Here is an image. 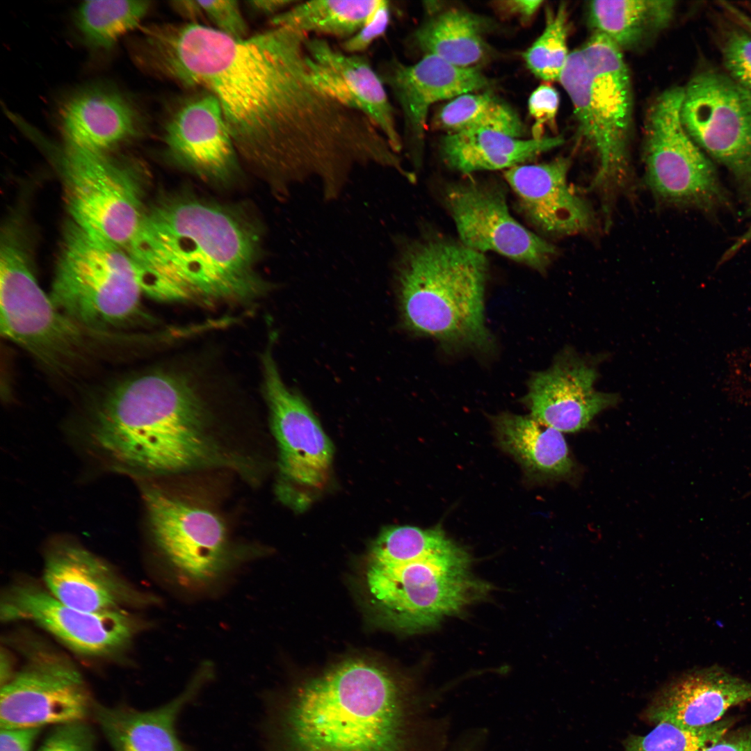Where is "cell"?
Returning a JSON list of instances; mask_svg holds the SVG:
<instances>
[{"label":"cell","mask_w":751,"mask_h":751,"mask_svg":"<svg viewBox=\"0 0 751 751\" xmlns=\"http://www.w3.org/2000/svg\"><path fill=\"white\" fill-rule=\"evenodd\" d=\"M307 35L273 26L239 39L202 24H152L140 29L129 52L145 72L212 95L238 153L284 188L329 178L365 128L362 114L314 82Z\"/></svg>","instance_id":"6da1fadb"},{"label":"cell","mask_w":751,"mask_h":751,"mask_svg":"<svg viewBox=\"0 0 751 751\" xmlns=\"http://www.w3.org/2000/svg\"><path fill=\"white\" fill-rule=\"evenodd\" d=\"M256 227L240 213L188 195L145 211L127 246L143 293L162 301L248 300L266 284L256 270Z\"/></svg>","instance_id":"7a4b0ae2"},{"label":"cell","mask_w":751,"mask_h":751,"mask_svg":"<svg viewBox=\"0 0 751 751\" xmlns=\"http://www.w3.org/2000/svg\"><path fill=\"white\" fill-rule=\"evenodd\" d=\"M208 423L203 402L188 380L154 372L112 391L96 411L89 435L115 468L171 474L225 462Z\"/></svg>","instance_id":"3957f363"},{"label":"cell","mask_w":751,"mask_h":751,"mask_svg":"<svg viewBox=\"0 0 751 751\" xmlns=\"http://www.w3.org/2000/svg\"><path fill=\"white\" fill-rule=\"evenodd\" d=\"M409 706L394 678L360 659L300 686L280 722L284 751H407Z\"/></svg>","instance_id":"277c9868"},{"label":"cell","mask_w":751,"mask_h":751,"mask_svg":"<svg viewBox=\"0 0 751 751\" xmlns=\"http://www.w3.org/2000/svg\"><path fill=\"white\" fill-rule=\"evenodd\" d=\"M396 245L393 273L405 327L445 348L489 350L485 255L430 231L400 237Z\"/></svg>","instance_id":"5b68a950"},{"label":"cell","mask_w":751,"mask_h":751,"mask_svg":"<svg viewBox=\"0 0 751 751\" xmlns=\"http://www.w3.org/2000/svg\"><path fill=\"white\" fill-rule=\"evenodd\" d=\"M559 81L573 106L577 134L596 156L592 183L605 214L631 180L632 88L622 51L595 32L570 52Z\"/></svg>","instance_id":"8992f818"},{"label":"cell","mask_w":751,"mask_h":751,"mask_svg":"<svg viewBox=\"0 0 751 751\" xmlns=\"http://www.w3.org/2000/svg\"><path fill=\"white\" fill-rule=\"evenodd\" d=\"M467 553L451 540L412 556L369 557L366 580L371 599L391 625L417 631L483 597L489 590L469 572Z\"/></svg>","instance_id":"52a82bcc"},{"label":"cell","mask_w":751,"mask_h":751,"mask_svg":"<svg viewBox=\"0 0 751 751\" xmlns=\"http://www.w3.org/2000/svg\"><path fill=\"white\" fill-rule=\"evenodd\" d=\"M142 293L122 248L67 225L49 296L62 313L90 328L128 325L141 313Z\"/></svg>","instance_id":"ba28073f"},{"label":"cell","mask_w":751,"mask_h":751,"mask_svg":"<svg viewBox=\"0 0 751 751\" xmlns=\"http://www.w3.org/2000/svg\"><path fill=\"white\" fill-rule=\"evenodd\" d=\"M143 496L154 544L173 588L202 596L232 576L239 556L218 515L154 487H145Z\"/></svg>","instance_id":"9c48e42d"},{"label":"cell","mask_w":751,"mask_h":751,"mask_svg":"<svg viewBox=\"0 0 751 751\" xmlns=\"http://www.w3.org/2000/svg\"><path fill=\"white\" fill-rule=\"evenodd\" d=\"M684 88L659 95L647 111L643 159L645 183L661 202L711 211L728 199L716 169L684 129Z\"/></svg>","instance_id":"30bf717a"},{"label":"cell","mask_w":751,"mask_h":751,"mask_svg":"<svg viewBox=\"0 0 751 751\" xmlns=\"http://www.w3.org/2000/svg\"><path fill=\"white\" fill-rule=\"evenodd\" d=\"M57 157L72 222L94 236L127 247L145 212L133 172L104 152L67 143Z\"/></svg>","instance_id":"8fae6325"},{"label":"cell","mask_w":751,"mask_h":751,"mask_svg":"<svg viewBox=\"0 0 751 751\" xmlns=\"http://www.w3.org/2000/svg\"><path fill=\"white\" fill-rule=\"evenodd\" d=\"M681 120L702 150L732 174L751 211V90L710 66L684 88Z\"/></svg>","instance_id":"7c38bea8"},{"label":"cell","mask_w":751,"mask_h":751,"mask_svg":"<svg viewBox=\"0 0 751 751\" xmlns=\"http://www.w3.org/2000/svg\"><path fill=\"white\" fill-rule=\"evenodd\" d=\"M0 328L5 339L60 369L76 357L80 326L62 313L33 276L16 240L5 234L0 257Z\"/></svg>","instance_id":"4fadbf2b"},{"label":"cell","mask_w":751,"mask_h":751,"mask_svg":"<svg viewBox=\"0 0 751 751\" xmlns=\"http://www.w3.org/2000/svg\"><path fill=\"white\" fill-rule=\"evenodd\" d=\"M442 200L459 241L484 254L494 252L540 273L556 255L554 245L511 215L503 186L494 181L467 179L446 184Z\"/></svg>","instance_id":"5bb4252c"},{"label":"cell","mask_w":751,"mask_h":751,"mask_svg":"<svg viewBox=\"0 0 751 751\" xmlns=\"http://www.w3.org/2000/svg\"><path fill=\"white\" fill-rule=\"evenodd\" d=\"M1 728L83 721L95 704L82 676L60 656L38 652L2 685Z\"/></svg>","instance_id":"9a60e30c"},{"label":"cell","mask_w":751,"mask_h":751,"mask_svg":"<svg viewBox=\"0 0 751 751\" xmlns=\"http://www.w3.org/2000/svg\"><path fill=\"white\" fill-rule=\"evenodd\" d=\"M261 362L264 393L281 474L296 484L321 487L328 478L332 444L305 401L284 382L270 347Z\"/></svg>","instance_id":"2e32d148"},{"label":"cell","mask_w":751,"mask_h":751,"mask_svg":"<svg viewBox=\"0 0 751 751\" xmlns=\"http://www.w3.org/2000/svg\"><path fill=\"white\" fill-rule=\"evenodd\" d=\"M0 612L5 622H32L73 651L90 656H104L120 650L136 629L133 619L120 610L79 611L61 603L49 592L28 585L8 590L1 600Z\"/></svg>","instance_id":"e0dca14e"},{"label":"cell","mask_w":751,"mask_h":751,"mask_svg":"<svg viewBox=\"0 0 751 751\" xmlns=\"http://www.w3.org/2000/svg\"><path fill=\"white\" fill-rule=\"evenodd\" d=\"M393 93L403 118V147L414 165L421 161L430 108L445 99L487 87L486 77L476 67H462L434 55L406 65L395 58L386 61L378 73Z\"/></svg>","instance_id":"ac0fdd59"},{"label":"cell","mask_w":751,"mask_h":751,"mask_svg":"<svg viewBox=\"0 0 751 751\" xmlns=\"http://www.w3.org/2000/svg\"><path fill=\"white\" fill-rule=\"evenodd\" d=\"M305 46L315 84L341 105L368 118L400 154L403 144L394 109L385 85L369 60L337 49L322 38L307 35Z\"/></svg>","instance_id":"d6986e66"},{"label":"cell","mask_w":751,"mask_h":751,"mask_svg":"<svg viewBox=\"0 0 751 751\" xmlns=\"http://www.w3.org/2000/svg\"><path fill=\"white\" fill-rule=\"evenodd\" d=\"M163 140L170 157L201 178L223 184L238 172V152L218 102L208 92L172 113Z\"/></svg>","instance_id":"ffe728a7"},{"label":"cell","mask_w":751,"mask_h":751,"mask_svg":"<svg viewBox=\"0 0 751 751\" xmlns=\"http://www.w3.org/2000/svg\"><path fill=\"white\" fill-rule=\"evenodd\" d=\"M570 167L569 158L558 157L546 163L519 165L504 173L519 211L545 235H574L594 227L591 207L568 182Z\"/></svg>","instance_id":"44dd1931"},{"label":"cell","mask_w":751,"mask_h":751,"mask_svg":"<svg viewBox=\"0 0 751 751\" xmlns=\"http://www.w3.org/2000/svg\"><path fill=\"white\" fill-rule=\"evenodd\" d=\"M597 378L589 364L572 353L562 354L551 367L530 378L524 398L530 414L561 433L585 428L617 400V396L594 388Z\"/></svg>","instance_id":"7402d4cb"},{"label":"cell","mask_w":751,"mask_h":751,"mask_svg":"<svg viewBox=\"0 0 751 751\" xmlns=\"http://www.w3.org/2000/svg\"><path fill=\"white\" fill-rule=\"evenodd\" d=\"M57 120L65 143L104 153L138 138L145 127L136 104L105 84L86 86L68 95L58 107Z\"/></svg>","instance_id":"603a6c76"},{"label":"cell","mask_w":751,"mask_h":751,"mask_svg":"<svg viewBox=\"0 0 751 751\" xmlns=\"http://www.w3.org/2000/svg\"><path fill=\"white\" fill-rule=\"evenodd\" d=\"M751 702V682L718 665L696 669L666 686L647 710V718L698 729L716 723L731 707Z\"/></svg>","instance_id":"cb8c5ba5"},{"label":"cell","mask_w":751,"mask_h":751,"mask_svg":"<svg viewBox=\"0 0 751 751\" xmlns=\"http://www.w3.org/2000/svg\"><path fill=\"white\" fill-rule=\"evenodd\" d=\"M44 580L59 601L89 613L120 610L126 592L106 563L72 543L59 544L49 551Z\"/></svg>","instance_id":"d4e9b609"},{"label":"cell","mask_w":751,"mask_h":751,"mask_svg":"<svg viewBox=\"0 0 751 751\" xmlns=\"http://www.w3.org/2000/svg\"><path fill=\"white\" fill-rule=\"evenodd\" d=\"M212 669L207 662L201 665L184 691L153 710L95 704V718L113 751H186L176 734L175 720L182 708L211 678Z\"/></svg>","instance_id":"484cf974"},{"label":"cell","mask_w":751,"mask_h":751,"mask_svg":"<svg viewBox=\"0 0 751 751\" xmlns=\"http://www.w3.org/2000/svg\"><path fill=\"white\" fill-rule=\"evenodd\" d=\"M561 136L524 140L487 129L446 134L440 143V154L452 170L464 173L508 170L524 164L561 145Z\"/></svg>","instance_id":"4316f807"},{"label":"cell","mask_w":751,"mask_h":751,"mask_svg":"<svg viewBox=\"0 0 751 751\" xmlns=\"http://www.w3.org/2000/svg\"><path fill=\"white\" fill-rule=\"evenodd\" d=\"M493 422L501 446L528 473L559 477L572 471L573 462L561 432L531 414L503 412Z\"/></svg>","instance_id":"83f0119b"},{"label":"cell","mask_w":751,"mask_h":751,"mask_svg":"<svg viewBox=\"0 0 751 751\" xmlns=\"http://www.w3.org/2000/svg\"><path fill=\"white\" fill-rule=\"evenodd\" d=\"M672 0H598L588 6L596 33L622 51L636 48L667 28L676 10Z\"/></svg>","instance_id":"f1b7e54d"},{"label":"cell","mask_w":751,"mask_h":751,"mask_svg":"<svg viewBox=\"0 0 751 751\" xmlns=\"http://www.w3.org/2000/svg\"><path fill=\"white\" fill-rule=\"evenodd\" d=\"M485 20L470 12L450 8L429 15L414 32V45L430 54L462 67H474L487 52Z\"/></svg>","instance_id":"f546056e"},{"label":"cell","mask_w":751,"mask_h":751,"mask_svg":"<svg viewBox=\"0 0 751 751\" xmlns=\"http://www.w3.org/2000/svg\"><path fill=\"white\" fill-rule=\"evenodd\" d=\"M379 0L300 1L271 18L273 26L308 35L315 33L345 38L363 26Z\"/></svg>","instance_id":"4dcf8cb0"},{"label":"cell","mask_w":751,"mask_h":751,"mask_svg":"<svg viewBox=\"0 0 751 751\" xmlns=\"http://www.w3.org/2000/svg\"><path fill=\"white\" fill-rule=\"evenodd\" d=\"M433 123L447 134L487 129L520 138L524 133L517 113L488 92H469L451 99L437 112Z\"/></svg>","instance_id":"1f68e13d"},{"label":"cell","mask_w":751,"mask_h":751,"mask_svg":"<svg viewBox=\"0 0 751 751\" xmlns=\"http://www.w3.org/2000/svg\"><path fill=\"white\" fill-rule=\"evenodd\" d=\"M150 7L149 1H86L76 8L74 22L86 46L106 51L139 28Z\"/></svg>","instance_id":"d6a6232c"},{"label":"cell","mask_w":751,"mask_h":751,"mask_svg":"<svg viewBox=\"0 0 751 751\" xmlns=\"http://www.w3.org/2000/svg\"><path fill=\"white\" fill-rule=\"evenodd\" d=\"M544 31L524 53L529 70L544 81H559L567 63V10L561 3L547 16Z\"/></svg>","instance_id":"836d02e7"},{"label":"cell","mask_w":751,"mask_h":751,"mask_svg":"<svg viewBox=\"0 0 751 751\" xmlns=\"http://www.w3.org/2000/svg\"><path fill=\"white\" fill-rule=\"evenodd\" d=\"M729 720L698 729L686 728L661 722L645 736L632 735L626 740L625 751H701L728 732Z\"/></svg>","instance_id":"e575fe53"},{"label":"cell","mask_w":751,"mask_h":751,"mask_svg":"<svg viewBox=\"0 0 751 751\" xmlns=\"http://www.w3.org/2000/svg\"><path fill=\"white\" fill-rule=\"evenodd\" d=\"M720 51L727 74L751 90V33L734 22L721 32Z\"/></svg>","instance_id":"d590c367"},{"label":"cell","mask_w":751,"mask_h":751,"mask_svg":"<svg viewBox=\"0 0 751 751\" xmlns=\"http://www.w3.org/2000/svg\"><path fill=\"white\" fill-rule=\"evenodd\" d=\"M201 19L212 28L235 38H247L248 26L239 2L234 0L197 1Z\"/></svg>","instance_id":"8d00e7d4"},{"label":"cell","mask_w":751,"mask_h":751,"mask_svg":"<svg viewBox=\"0 0 751 751\" xmlns=\"http://www.w3.org/2000/svg\"><path fill=\"white\" fill-rule=\"evenodd\" d=\"M38 751H94V736L83 721L58 725Z\"/></svg>","instance_id":"74e56055"},{"label":"cell","mask_w":751,"mask_h":751,"mask_svg":"<svg viewBox=\"0 0 751 751\" xmlns=\"http://www.w3.org/2000/svg\"><path fill=\"white\" fill-rule=\"evenodd\" d=\"M391 19L388 1L379 0L363 26L341 43L342 50L348 54H360L386 32Z\"/></svg>","instance_id":"f35d334b"},{"label":"cell","mask_w":751,"mask_h":751,"mask_svg":"<svg viewBox=\"0 0 751 751\" xmlns=\"http://www.w3.org/2000/svg\"><path fill=\"white\" fill-rule=\"evenodd\" d=\"M528 106L529 114L533 120V138H542L544 137V128H552L555 125L559 106L558 92L551 85L542 84L530 95Z\"/></svg>","instance_id":"ab89813d"},{"label":"cell","mask_w":751,"mask_h":751,"mask_svg":"<svg viewBox=\"0 0 751 751\" xmlns=\"http://www.w3.org/2000/svg\"><path fill=\"white\" fill-rule=\"evenodd\" d=\"M40 727L1 728L0 751H30Z\"/></svg>","instance_id":"60d3db41"},{"label":"cell","mask_w":751,"mask_h":751,"mask_svg":"<svg viewBox=\"0 0 751 751\" xmlns=\"http://www.w3.org/2000/svg\"><path fill=\"white\" fill-rule=\"evenodd\" d=\"M701 751H751V725L729 734L727 732Z\"/></svg>","instance_id":"b9f144b4"},{"label":"cell","mask_w":751,"mask_h":751,"mask_svg":"<svg viewBox=\"0 0 751 751\" xmlns=\"http://www.w3.org/2000/svg\"><path fill=\"white\" fill-rule=\"evenodd\" d=\"M542 3V1L512 0L494 2V6L504 15L528 21L535 15Z\"/></svg>","instance_id":"7bdbcfd3"},{"label":"cell","mask_w":751,"mask_h":751,"mask_svg":"<svg viewBox=\"0 0 751 751\" xmlns=\"http://www.w3.org/2000/svg\"><path fill=\"white\" fill-rule=\"evenodd\" d=\"M297 0H255L248 1V6L257 13L272 17L296 5Z\"/></svg>","instance_id":"ee69618b"},{"label":"cell","mask_w":751,"mask_h":751,"mask_svg":"<svg viewBox=\"0 0 751 751\" xmlns=\"http://www.w3.org/2000/svg\"><path fill=\"white\" fill-rule=\"evenodd\" d=\"M718 3L732 22L751 33V16L749 14L738 6L728 1H720Z\"/></svg>","instance_id":"f6af8a7d"},{"label":"cell","mask_w":751,"mask_h":751,"mask_svg":"<svg viewBox=\"0 0 751 751\" xmlns=\"http://www.w3.org/2000/svg\"><path fill=\"white\" fill-rule=\"evenodd\" d=\"M751 241V225L747 230L740 236L730 248L722 256L720 262L723 263L733 257L741 248Z\"/></svg>","instance_id":"bcb514c9"},{"label":"cell","mask_w":751,"mask_h":751,"mask_svg":"<svg viewBox=\"0 0 751 751\" xmlns=\"http://www.w3.org/2000/svg\"><path fill=\"white\" fill-rule=\"evenodd\" d=\"M739 7L743 10H747V13L751 16V1H742L739 2Z\"/></svg>","instance_id":"7dc6e473"}]
</instances>
